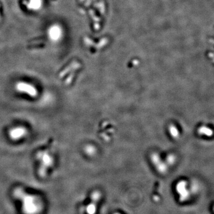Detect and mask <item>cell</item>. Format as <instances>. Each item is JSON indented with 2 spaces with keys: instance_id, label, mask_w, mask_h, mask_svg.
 Instances as JSON below:
<instances>
[{
  "instance_id": "cell-1",
  "label": "cell",
  "mask_w": 214,
  "mask_h": 214,
  "mask_svg": "<svg viewBox=\"0 0 214 214\" xmlns=\"http://www.w3.org/2000/svg\"><path fill=\"white\" fill-rule=\"evenodd\" d=\"M11 196L15 201L20 214H44L46 202L43 196L22 186H17L11 191Z\"/></svg>"
},
{
  "instance_id": "cell-3",
  "label": "cell",
  "mask_w": 214,
  "mask_h": 214,
  "mask_svg": "<svg viewBox=\"0 0 214 214\" xmlns=\"http://www.w3.org/2000/svg\"><path fill=\"white\" fill-rule=\"evenodd\" d=\"M15 88L17 91L26 94L32 98H35L37 96V88L30 83L26 82L20 81L16 84Z\"/></svg>"
},
{
  "instance_id": "cell-2",
  "label": "cell",
  "mask_w": 214,
  "mask_h": 214,
  "mask_svg": "<svg viewBox=\"0 0 214 214\" xmlns=\"http://www.w3.org/2000/svg\"><path fill=\"white\" fill-rule=\"evenodd\" d=\"M37 158L40 161L37 170L38 176L41 178H45L47 177L49 171L53 167V158L47 152H42L37 155Z\"/></svg>"
},
{
  "instance_id": "cell-4",
  "label": "cell",
  "mask_w": 214,
  "mask_h": 214,
  "mask_svg": "<svg viewBox=\"0 0 214 214\" xmlns=\"http://www.w3.org/2000/svg\"><path fill=\"white\" fill-rule=\"evenodd\" d=\"M27 134L25 128L23 127H15L11 129L9 132V136L11 139L17 140L24 137Z\"/></svg>"
}]
</instances>
